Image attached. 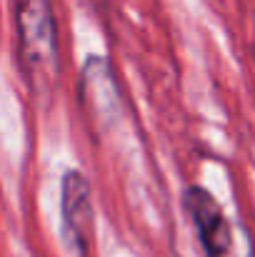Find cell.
Returning a JSON list of instances; mask_svg holds the SVG:
<instances>
[{
	"instance_id": "obj_1",
	"label": "cell",
	"mask_w": 255,
	"mask_h": 257,
	"mask_svg": "<svg viewBox=\"0 0 255 257\" xmlns=\"http://www.w3.org/2000/svg\"><path fill=\"white\" fill-rule=\"evenodd\" d=\"M18 58L25 78L35 90H50L60 58H58V25L50 0H15Z\"/></svg>"
},
{
	"instance_id": "obj_3",
	"label": "cell",
	"mask_w": 255,
	"mask_h": 257,
	"mask_svg": "<svg viewBox=\"0 0 255 257\" xmlns=\"http://www.w3.org/2000/svg\"><path fill=\"white\" fill-rule=\"evenodd\" d=\"M183 205L185 212L200 237L203 250L208 257H225L230 252L233 245V232H230V222L223 215V207L218 205V200L205 190V187H188L183 195Z\"/></svg>"
},
{
	"instance_id": "obj_4",
	"label": "cell",
	"mask_w": 255,
	"mask_h": 257,
	"mask_svg": "<svg viewBox=\"0 0 255 257\" xmlns=\"http://www.w3.org/2000/svg\"><path fill=\"white\" fill-rule=\"evenodd\" d=\"M80 100L98 127H108L120 115V90L103 58H88L80 73Z\"/></svg>"
},
{
	"instance_id": "obj_2",
	"label": "cell",
	"mask_w": 255,
	"mask_h": 257,
	"mask_svg": "<svg viewBox=\"0 0 255 257\" xmlns=\"http://www.w3.org/2000/svg\"><path fill=\"white\" fill-rule=\"evenodd\" d=\"M60 217L65 242L83 257L93 230V190L83 172L68 170L60 182Z\"/></svg>"
}]
</instances>
